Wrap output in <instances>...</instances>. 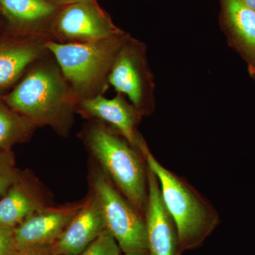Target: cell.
Wrapping results in <instances>:
<instances>
[{
  "label": "cell",
  "instance_id": "d6986e66",
  "mask_svg": "<svg viewBox=\"0 0 255 255\" xmlns=\"http://www.w3.org/2000/svg\"><path fill=\"white\" fill-rule=\"evenodd\" d=\"M16 251L13 228L0 226V255H13Z\"/></svg>",
  "mask_w": 255,
  "mask_h": 255
},
{
  "label": "cell",
  "instance_id": "ffe728a7",
  "mask_svg": "<svg viewBox=\"0 0 255 255\" xmlns=\"http://www.w3.org/2000/svg\"><path fill=\"white\" fill-rule=\"evenodd\" d=\"M13 255H53L52 246L39 247L16 251Z\"/></svg>",
  "mask_w": 255,
  "mask_h": 255
},
{
  "label": "cell",
  "instance_id": "9a60e30c",
  "mask_svg": "<svg viewBox=\"0 0 255 255\" xmlns=\"http://www.w3.org/2000/svg\"><path fill=\"white\" fill-rule=\"evenodd\" d=\"M225 23L232 41L255 59V11L240 0H222Z\"/></svg>",
  "mask_w": 255,
  "mask_h": 255
},
{
  "label": "cell",
  "instance_id": "9c48e42d",
  "mask_svg": "<svg viewBox=\"0 0 255 255\" xmlns=\"http://www.w3.org/2000/svg\"><path fill=\"white\" fill-rule=\"evenodd\" d=\"M75 112L110 126L137 150L145 141L137 130L142 116L122 94L117 93L112 99L100 95L80 101L75 106Z\"/></svg>",
  "mask_w": 255,
  "mask_h": 255
},
{
  "label": "cell",
  "instance_id": "ac0fdd59",
  "mask_svg": "<svg viewBox=\"0 0 255 255\" xmlns=\"http://www.w3.org/2000/svg\"><path fill=\"white\" fill-rule=\"evenodd\" d=\"M122 252L113 236L105 231L79 255H121Z\"/></svg>",
  "mask_w": 255,
  "mask_h": 255
},
{
  "label": "cell",
  "instance_id": "ba28073f",
  "mask_svg": "<svg viewBox=\"0 0 255 255\" xmlns=\"http://www.w3.org/2000/svg\"><path fill=\"white\" fill-rule=\"evenodd\" d=\"M46 33L16 31L0 38V88L13 85L33 64L49 54Z\"/></svg>",
  "mask_w": 255,
  "mask_h": 255
},
{
  "label": "cell",
  "instance_id": "7c38bea8",
  "mask_svg": "<svg viewBox=\"0 0 255 255\" xmlns=\"http://www.w3.org/2000/svg\"><path fill=\"white\" fill-rule=\"evenodd\" d=\"M105 231L100 205L92 194L52 246L53 255H79Z\"/></svg>",
  "mask_w": 255,
  "mask_h": 255
},
{
  "label": "cell",
  "instance_id": "44dd1931",
  "mask_svg": "<svg viewBox=\"0 0 255 255\" xmlns=\"http://www.w3.org/2000/svg\"><path fill=\"white\" fill-rule=\"evenodd\" d=\"M47 1L58 7H63V6L76 4V3L88 2V1H94L96 0H47Z\"/></svg>",
  "mask_w": 255,
  "mask_h": 255
},
{
  "label": "cell",
  "instance_id": "52a82bcc",
  "mask_svg": "<svg viewBox=\"0 0 255 255\" xmlns=\"http://www.w3.org/2000/svg\"><path fill=\"white\" fill-rule=\"evenodd\" d=\"M117 27L96 1L60 8L50 27L53 41L60 43H87L117 36Z\"/></svg>",
  "mask_w": 255,
  "mask_h": 255
},
{
  "label": "cell",
  "instance_id": "30bf717a",
  "mask_svg": "<svg viewBox=\"0 0 255 255\" xmlns=\"http://www.w3.org/2000/svg\"><path fill=\"white\" fill-rule=\"evenodd\" d=\"M82 206L45 207L28 216L13 229L16 251L53 246Z\"/></svg>",
  "mask_w": 255,
  "mask_h": 255
},
{
  "label": "cell",
  "instance_id": "5bb4252c",
  "mask_svg": "<svg viewBox=\"0 0 255 255\" xmlns=\"http://www.w3.org/2000/svg\"><path fill=\"white\" fill-rule=\"evenodd\" d=\"M0 6L16 31L50 36V25L61 8L47 0H0Z\"/></svg>",
  "mask_w": 255,
  "mask_h": 255
},
{
  "label": "cell",
  "instance_id": "4fadbf2b",
  "mask_svg": "<svg viewBox=\"0 0 255 255\" xmlns=\"http://www.w3.org/2000/svg\"><path fill=\"white\" fill-rule=\"evenodd\" d=\"M46 207L33 181L20 172L6 194L0 198V226L14 228L36 211Z\"/></svg>",
  "mask_w": 255,
  "mask_h": 255
},
{
  "label": "cell",
  "instance_id": "7a4b0ae2",
  "mask_svg": "<svg viewBox=\"0 0 255 255\" xmlns=\"http://www.w3.org/2000/svg\"><path fill=\"white\" fill-rule=\"evenodd\" d=\"M138 150L157 176L162 199L177 228V255L201 246L219 224L214 206L184 178L159 163L146 142Z\"/></svg>",
  "mask_w": 255,
  "mask_h": 255
},
{
  "label": "cell",
  "instance_id": "3957f363",
  "mask_svg": "<svg viewBox=\"0 0 255 255\" xmlns=\"http://www.w3.org/2000/svg\"><path fill=\"white\" fill-rule=\"evenodd\" d=\"M124 31L117 36L87 43H60L49 40L46 48L59 65L76 104L104 95L119 51L130 38Z\"/></svg>",
  "mask_w": 255,
  "mask_h": 255
},
{
  "label": "cell",
  "instance_id": "603a6c76",
  "mask_svg": "<svg viewBox=\"0 0 255 255\" xmlns=\"http://www.w3.org/2000/svg\"><path fill=\"white\" fill-rule=\"evenodd\" d=\"M124 255H150L147 251H137L124 253Z\"/></svg>",
  "mask_w": 255,
  "mask_h": 255
},
{
  "label": "cell",
  "instance_id": "8992f818",
  "mask_svg": "<svg viewBox=\"0 0 255 255\" xmlns=\"http://www.w3.org/2000/svg\"><path fill=\"white\" fill-rule=\"evenodd\" d=\"M110 85L128 97L142 116L153 113L155 83L147 60V46L130 37L119 51L110 76Z\"/></svg>",
  "mask_w": 255,
  "mask_h": 255
},
{
  "label": "cell",
  "instance_id": "277c9868",
  "mask_svg": "<svg viewBox=\"0 0 255 255\" xmlns=\"http://www.w3.org/2000/svg\"><path fill=\"white\" fill-rule=\"evenodd\" d=\"M85 142L116 188L145 216L147 166L140 151L110 126L96 120L86 129ZM147 164V163H146Z\"/></svg>",
  "mask_w": 255,
  "mask_h": 255
},
{
  "label": "cell",
  "instance_id": "2e32d148",
  "mask_svg": "<svg viewBox=\"0 0 255 255\" xmlns=\"http://www.w3.org/2000/svg\"><path fill=\"white\" fill-rule=\"evenodd\" d=\"M36 128L12 110L0 95V149L11 150L16 144L26 141Z\"/></svg>",
  "mask_w": 255,
  "mask_h": 255
},
{
  "label": "cell",
  "instance_id": "7402d4cb",
  "mask_svg": "<svg viewBox=\"0 0 255 255\" xmlns=\"http://www.w3.org/2000/svg\"><path fill=\"white\" fill-rule=\"evenodd\" d=\"M243 4L255 11V0H240Z\"/></svg>",
  "mask_w": 255,
  "mask_h": 255
},
{
  "label": "cell",
  "instance_id": "8fae6325",
  "mask_svg": "<svg viewBox=\"0 0 255 255\" xmlns=\"http://www.w3.org/2000/svg\"><path fill=\"white\" fill-rule=\"evenodd\" d=\"M147 180L148 197L145 212L147 251L150 255H177V228L164 205L157 176L148 167Z\"/></svg>",
  "mask_w": 255,
  "mask_h": 255
},
{
  "label": "cell",
  "instance_id": "5b68a950",
  "mask_svg": "<svg viewBox=\"0 0 255 255\" xmlns=\"http://www.w3.org/2000/svg\"><path fill=\"white\" fill-rule=\"evenodd\" d=\"M93 194L102 211L106 230L124 254L147 251L145 216L124 197L105 173L99 172L94 177Z\"/></svg>",
  "mask_w": 255,
  "mask_h": 255
},
{
  "label": "cell",
  "instance_id": "6da1fadb",
  "mask_svg": "<svg viewBox=\"0 0 255 255\" xmlns=\"http://www.w3.org/2000/svg\"><path fill=\"white\" fill-rule=\"evenodd\" d=\"M3 99L36 127L49 126L62 134L70 129L76 106L59 65L50 53L33 64Z\"/></svg>",
  "mask_w": 255,
  "mask_h": 255
},
{
  "label": "cell",
  "instance_id": "e0dca14e",
  "mask_svg": "<svg viewBox=\"0 0 255 255\" xmlns=\"http://www.w3.org/2000/svg\"><path fill=\"white\" fill-rule=\"evenodd\" d=\"M19 172L15 165L11 150L0 149V198L16 180Z\"/></svg>",
  "mask_w": 255,
  "mask_h": 255
}]
</instances>
